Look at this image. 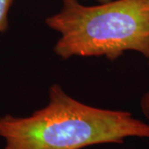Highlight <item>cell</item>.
<instances>
[{
    "label": "cell",
    "instance_id": "6da1fadb",
    "mask_svg": "<svg viewBox=\"0 0 149 149\" xmlns=\"http://www.w3.org/2000/svg\"><path fill=\"white\" fill-rule=\"evenodd\" d=\"M0 137L2 149H82L130 137L149 139V123L130 112L83 104L54 84L42 109L26 117H0Z\"/></svg>",
    "mask_w": 149,
    "mask_h": 149
},
{
    "label": "cell",
    "instance_id": "7a4b0ae2",
    "mask_svg": "<svg viewBox=\"0 0 149 149\" xmlns=\"http://www.w3.org/2000/svg\"><path fill=\"white\" fill-rule=\"evenodd\" d=\"M46 24L61 34L54 52L65 60L104 56L113 61L127 51L149 59V0H110L95 6L63 0Z\"/></svg>",
    "mask_w": 149,
    "mask_h": 149
},
{
    "label": "cell",
    "instance_id": "3957f363",
    "mask_svg": "<svg viewBox=\"0 0 149 149\" xmlns=\"http://www.w3.org/2000/svg\"><path fill=\"white\" fill-rule=\"evenodd\" d=\"M14 0H0V34L8 27V12Z\"/></svg>",
    "mask_w": 149,
    "mask_h": 149
},
{
    "label": "cell",
    "instance_id": "277c9868",
    "mask_svg": "<svg viewBox=\"0 0 149 149\" xmlns=\"http://www.w3.org/2000/svg\"><path fill=\"white\" fill-rule=\"evenodd\" d=\"M140 107L144 116L149 120V91L142 97L140 101Z\"/></svg>",
    "mask_w": 149,
    "mask_h": 149
},
{
    "label": "cell",
    "instance_id": "5b68a950",
    "mask_svg": "<svg viewBox=\"0 0 149 149\" xmlns=\"http://www.w3.org/2000/svg\"><path fill=\"white\" fill-rule=\"evenodd\" d=\"M97 2H99L100 3H105V2H109V1H110V0H95Z\"/></svg>",
    "mask_w": 149,
    "mask_h": 149
}]
</instances>
